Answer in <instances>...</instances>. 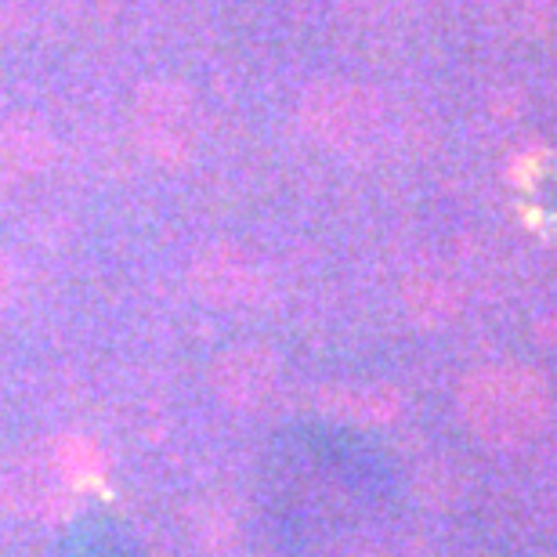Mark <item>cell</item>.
<instances>
[{
	"instance_id": "cell-1",
	"label": "cell",
	"mask_w": 557,
	"mask_h": 557,
	"mask_svg": "<svg viewBox=\"0 0 557 557\" xmlns=\"http://www.w3.org/2000/svg\"><path fill=\"white\" fill-rule=\"evenodd\" d=\"M456 409L467 431L488 449H521L554 420V395L543 373L496 362L471 370L456 387Z\"/></svg>"
},
{
	"instance_id": "cell-2",
	"label": "cell",
	"mask_w": 557,
	"mask_h": 557,
	"mask_svg": "<svg viewBox=\"0 0 557 557\" xmlns=\"http://www.w3.org/2000/svg\"><path fill=\"white\" fill-rule=\"evenodd\" d=\"M387 106L381 91L355 81H315L297 102L300 131L333 152H359L381 138Z\"/></svg>"
},
{
	"instance_id": "cell-3",
	"label": "cell",
	"mask_w": 557,
	"mask_h": 557,
	"mask_svg": "<svg viewBox=\"0 0 557 557\" xmlns=\"http://www.w3.org/2000/svg\"><path fill=\"white\" fill-rule=\"evenodd\" d=\"M135 127L141 149L163 166H182L196 149V98L182 81L156 76L135 91Z\"/></svg>"
},
{
	"instance_id": "cell-4",
	"label": "cell",
	"mask_w": 557,
	"mask_h": 557,
	"mask_svg": "<svg viewBox=\"0 0 557 557\" xmlns=\"http://www.w3.org/2000/svg\"><path fill=\"white\" fill-rule=\"evenodd\" d=\"M193 294L210 308H250L264 297V272L236 243L199 250L188 269Z\"/></svg>"
},
{
	"instance_id": "cell-5",
	"label": "cell",
	"mask_w": 557,
	"mask_h": 557,
	"mask_svg": "<svg viewBox=\"0 0 557 557\" xmlns=\"http://www.w3.org/2000/svg\"><path fill=\"white\" fill-rule=\"evenodd\" d=\"M76 485L73 478L65 474V467L59 463V453L40 449L29 453L26 460L15 463L0 482V499L18 510V515H59L65 504L73 499Z\"/></svg>"
},
{
	"instance_id": "cell-6",
	"label": "cell",
	"mask_w": 557,
	"mask_h": 557,
	"mask_svg": "<svg viewBox=\"0 0 557 557\" xmlns=\"http://www.w3.org/2000/svg\"><path fill=\"white\" fill-rule=\"evenodd\" d=\"M278 359L264 344H236L225 348L210 366V387L218 392L221 403L236 409H253L269 403L278 387Z\"/></svg>"
},
{
	"instance_id": "cell-7",
	"label": "cell",
	"mask_w": 557,
	"mask_h": 557,
	"mask_svg": "<svg viewBox=\"0 0 557 557\" xmlns=\"http://www.w3.org/2000/svg\"><path fill=\"white\" fill-rule=\"evenodd\" d=\"M322 413L359 423V428H384L403 413V395L392 384H344L319 395Z\"/></svg>"
},
{
	"instance_id": "cell-8",
	"label": "cell",
	"mask_w": 557,
	"mask_h": 557,
	"mask_svg": "<svg viewBox=\"0 0 557 557\" xmlns=\"http://www.w3.org/2000/svg\"><path fill=\"white\" fill-rule=\"evenodd\" d=\"M54 160V138L33 120H8L0 124V174L29 177L48 171Z\"/></svg>"
},
{
	"instance_id": "cell-9",
	"label": "cell",
	"mask_w": 557,
	"mask_h": 557,
	"mask_svg": "<svg viewBox=\"0 0 557 557\" xmlns=\"http://www.w3.org/2000/svg\"><path fill=\"white\" fill-rule=\"evenodd\" d=\"M406 308L420 326H442L460 311V294L442 278H417L406 286Z\"/></svg>"
},
{
	"instance_id": "cell-10",
	"label": "cell",
	"mask_w": 557,
	"mask_h": 557,
	"mask_svg": "<svg viewBox=\"0 0 557 557\" xmlns=\"http://www.w3.org/2000/svg\"><path fill=\"white\" fill-rule=\"evenodd\" d=\"M54 453H59V463L65 467V474L73 478L76 488L87 485L98 471H102V456H98V449L87 438H62V442H54Z\"/></svg>"
},
{
	"instance_id": "cell-11",
	"label": "cell",
	"mask_w": 557,
	"mask_h": 557,
	"mask_svg": "<svg viewBox=\"0 0 557 557\" xmlns=\"http://www.w3.org/2000/svg\"><path fill=\"white\" fill-rule=\"evenodd\" d=\"M11 297H15V264H11L8 253H0V315L8 311Z\"/></svg>"
}]
</instances>
